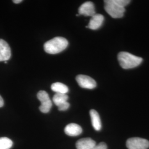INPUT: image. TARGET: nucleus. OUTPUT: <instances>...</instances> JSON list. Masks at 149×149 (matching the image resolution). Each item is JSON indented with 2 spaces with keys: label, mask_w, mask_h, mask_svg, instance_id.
I'll return each mask as SVG.
<instances>
[{
  "label": "nucleus",
  "mask_w": 149,
  "mask_h": 149,
  "mask_svg": "<svg viewBox=\"0 0 149 149\" xmlns=\"http://www.w3.org/2000/svg\"><path fill=\"white\" fill-rule=\"evenodd\" d=\"M64 131L65 134L69 136H76L82 133V129L77 124L70 123L66 126Z\"/></svg>",
  "instance_id": "obj_12"
},
{
  "label": "nucleus",
  "mask_w": 149,
  "mask_h": 149,
  "mask_svg": "<svg viewBox=\"0 0 149 149\" xmlns=\"http://www.w3.org/2000/svg\"><path fill=\"white\" fill-rule=\"evenodd\" d=\"M13 145V142L10 139L0 138V149H10Z\"/></svg>",
  "instance_id": "obj_15"
},
{
  "label": "nucleus",
  "mask_w": 149,
  "mask_h": 149,
  "mask_svg": "<svg viewBox=\"0 0 149 149\" xmlns=\"http://www.w3.org/2000/svg\"><path fill=\"white\" fill-rule=\"evenodd\" d=\"M37 98L41 102L39 110L43 113H47L52 107V102L48 93L45 91H40L37 94Z\"/></svg>",
  "instance_id": "obj_4"
},
{
  "label": "nucleus",
  "mask_w": 149,
  "mask_h": 149,
  "mask_svg": "<svg viewBox=\"0 0 149 149\" xmlns=\"http://www.w3.org/2000/svg\"><path fill=\"white\" fill-rule=\"evenodd\" d=\"M126 145L128 149H148L149 148V141L145 139L132 138L127 141Z\"/></svg>",
  "instance_id": "obj_5"
},
{
  "label": "nucleus",
  "mask_w": 149,
  "mask_h": 149,
  "mask_svg": "<svg viewBox=\"0 0 149 149\" xmlns=\"http://www.w3.org/2000/svg\"><path fill=\"white\" fill-rule=\"evenodd\" d=\"M90 114L93 128L97 131L101 130L102 128L101 120L98 112L95 109H91L90 112Z\"/></svg>",
  "instance_id": "obj_13"
},
{
  "label": "nucleus",
  "mask_w": 149,
  "mask_h": 149,
  "mask_svg": "<svg viewBox=\"0 0 149 149\" xmlns=\"http://www.w3.org/2000/svg\"><path fill=\"white\" fill-rule=\"evenodd\" d=\"M13 2L15 3L18 4V3H19L22 2V0H13Z\"/></svg>",
  "instance_id": "obj_19"
},
{
  "label": "nucleus",
  "mask_w": 149,
  "mask_h": 149,
  "mask_svg": "<svg viewBox=\"0 0 149 149\" xmlns=\"http://www.w3.org/2000/svg\"><path fill=\"white\" fill-rule=\"evenodd\" d=\"M11 56V48L5 40L0 39V61H7Z\"/></svg>",
  "instance_id": "obj_8"
},
{
  "label": "nucleus",
  "mask_w": 149,
  "mask_h": 149,
  "mask_svg": "<svg viewBox=\"0 0 149 149\" xmlns=\"http://www.w3.org/2000/svg\"><path fill=\"white\" fill-rule=\"evenodd\" d=\"M69 96L66 94L56 93L53 97V101L54 104L58 107L60 111H65L70 107V103L68 102Z\"/></svg>",
  "instance_id": "obj_6"
},
{
  "label": "nucleus",
  "mask_w": 149,
  "mask_h": 149,
  "mask_svg": "<svg viewBox=\"0 0 149 149\" xmlns=\"http://www.w3.org/2000/svg\"><path fill=\"white\" fill-rule=\"evenodd\" d=\"M92 149H107V146L104 143H101L96 146Z\"/></svg>",
  "instance_id": "obj_17"
},
{
  "label": "nucleus",
  "mask_w": 149,
  "mask_h": 149,
  "mask_svg": "<svg viewBox=\"0 0 149 149\" xmlns=\"http://www.w3.org/2000/svg\"><path fill=\"white\" fill-rule=\"evenodd\" d=\"M96 145V143L93 139L87 138L81 139L76 144L77 149H92Z\"/></svg>",
  "instance_id": "obj_11"
},
{
  "label": "nucleus",
  "mask_w": 149,
  "mask_h": 149,
  "mask_svg": "<svg viewBox=\"0 0 149 149\" xmlns=\"http://www.w3.org/2000/svg\"><path fill=\"white\" fill-rule=\"evenodd\" d=\"M76 80L79 85L84 88L92 90L95 88L97 86L95 80L86 75L79 74L76 76Z\"/></svg>",
  "instance_id": "obj_7"
},
{
  "label": "nucleus",
  "mask_w": 149,
  "mask_h": 149,
  "mask_svg": "<svg viewBox=\"0 0 149 149\" xmlns=\"http://www.w3.org/2000/svg\"><path fill=\"white\" fill-rule=\"evenodd\" d=\"M80 15L85 16H92L96 15L94 4L92 2H86L80 6L79 8Z\"/></svg>",
  "instance_id": "obj_9"
},
{
  "label": "nucleus",
  "mask_w": 149,
  "mask_h": 149,
  "mask_svg": "<svg viewBox=\"0 0 149 149\" xmlns=\"http://www.w3.org/2000/svg\"><path fill=\"white\" fill-rule=\"evenodd\" d=\"M5 63L7 64V61H5Z\"/></svg>",
  "instance_id": "obj_20"
},
{
  "label": "nucleus",
  "mask_w": 149,
  "mask_h": 149,
  "mask_svg": "<svg viewBox=\"0 0 149 149\" xmlns=\"http://www.w3.org/2000/svg\"><path fill=\"white\" fill-rule=\"evenodd\" d=\"M51 88L56 93L66 94L69 92L68 86L61 82H55L51 86Z\"/></svg>",
  "instance_id": "obj_14"
},
{
  "label": "nucleus",
  "mask_w": 149,
  "mask_h": 149,
  "mask_svg": "<svg viewBox=\"0 0 149 149\" xmlns=\"http://www.w3.org/2000/svg\"><path fill=\"white\" fill-rule=\"evenodd\" d=\"M104 9L113 18H120L124 16L125 8L114 3L112 0H106Z\"/></svg>",
  "instance_id": "obj_3"
},
{
  "label": "nucleus",
  "mask_w": 149,
  "mask_h": 149,
  "mask_svg": "<svg viewBox=\"0 0 149 149\" xmlns=\"http://www.w3.org/2000/svg\"><path fill=\"white\" fill-rule=\"evenodd\" d=\"M3 104H4L3 100V98H2V97L0 96V108L2 107L3 106Z\"/></svg>",
  "instance_id": "obj_18"
},
{
  "label": "nucleus",
  "mask_w": 149,
  "mask_h": 149,
  "mask_svg": "<svg viewBox=\"0 0 149 149\" xmlns=\"http://www.w3.org/2000/svg\"><path fill=\"white\" fill-rule=\"evenodd\" d=\"M104 16L100 14H96L91 17L88 25L86 28H88L92 30H97L101 27L104 22Z\"/></svg>",
  "instance_id": "obj_10"
},
{
  "label": "nucleus",
  "mask_w": 149,
  "mask_h": 149,
  "mask_svg": "<svg viewBox=\"0 0 149 149\" xmlns=\"http://www.w3.org/2000/svg\"><path fill=\"white\" fill-rule=\"evenodd\" d=\"M69 42L65 38H54L44 44V49L46 53L50 54H56L61 53L68 47Z\"/></svg>",
  "instance_id": "obj_1"
},
{
  "label": "nucleus",
  "mask_w": 149,
  "mask_h": 149,
  "mask_svg": "<svg viewBox=\"0 0 149 149\" xmlns=\"http://www.w3.org/2000/svg\"><path fill=\"white\" fill-rule=\"evenodd\" d=\"M112 1L116 5L123 7H124L125 6L128 5V4L130 2V1L129 0H112Z\"/></svg>",
  "instance_id": "obj_16"
},
{
  "label": "nucleus",
  "mask_w": 149,
  "mask_h": 149,
  "mask_svg": "<svg viewBox=\"0 0 149 149\" xmlns=\"http://www.w3.org/2000/svg\"><path fill=\"white\" fill-rule=\"evenodd\" d=\"M118 60L120 66L124 69L136 68L143 61L141 58L125 52H122L118 54Z\"/></svg>",
  "instance_id": "obj_2"
}]
</instances>
